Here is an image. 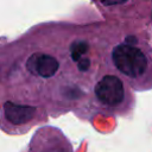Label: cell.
<instances>
[{"label": "cell", "instance_id": "obj_2", "mask_svg": "<svg viewBox=\"0 0 152 152\" xmlns=\"http://www.w3.org/2000/svg\"><path fill=\"white\" fill-rule=\"evenodd\" d=\"M132 90L119 75L101 64L99 76L86 102L74 113L81 120H90L99 114L127 116L135 106V96Z\"/></svg>", "mask_w": 152, "mask_h": 152}, {"label": "cell", "instance_id": "obj_6", "mask_svg": "<svg viewBox=\"0 0 152 152\" xmlns=\"http://www.w3.org/2000/svg\"><path fill=\"white\" fill-rule=\"evenodd\" d=\"M148 27H150V31H151V34H152V10H151L150 18H148Z\"/></svg>", "mask_w": 152, "mask_h": 152}, {"label": "cell", "instance_id": "obj_4", "mask_svg": "<svg viewBox=\"0 0 152 152\" xmlns=\"http://www.w3.org/2000/svg\"><path fill=\"white\" fill-rule=\"evenodd\" d=\"M27 152H74L70 140L53 126H44L32 135Z\"/></svg>", "mask_w": 152, "mask_h": 152}, {"label": "cell", "instance_id": "obj_3", "mask_svg": "<svg viewBox=\"0 0 152 152\" xmlns=\"http://www.w3.org/2000/svg\"><path fill=\"white\" fill-rule=\"evenodd\" d=\"M48 115L49 113L44 108L11 99H2L1 128L12 135L24 134L33 126L44 122Z\"/></svg>", "mask_w": 152, "mask_h": 152}, {"label": "cell", "instance_id": "obj_1", "mask_svg": "<svg viewBox=\"0 0 152 152\" xmlns=\"http://www.w3.org/2000/svg\"><path fill=\"white\" fill-rule=\"evenodd\" d=\"M95 43L108 70L135 91L152 89V45L145 34L119 25L106 26L95 31Z\"/></svg>", "mask_w": 152, "mask_h": 152}, {"label": "cell", "instance_id": "obj_5", "mask_svg": "<svg viewBox=\"0 0 152 152\" xmlns=\"http://www.w3.org/2000/svg\"><path fill=\"white\" fill-rule=\"evenodd\" d=\"M97 6V8L104 14L110 15H124L139 0H90Z\"/></svg>", "mask_w": 152, "mask_h": 152}]
</instances>
